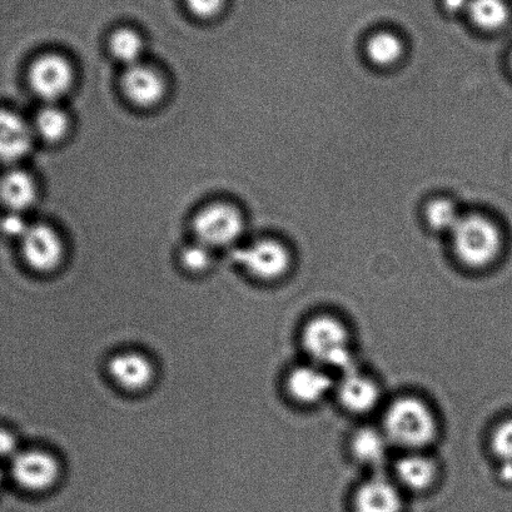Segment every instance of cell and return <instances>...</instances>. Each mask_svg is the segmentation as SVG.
I'll use <instances>...</instances> for the list:
<instances>
[{
	"instance_id": "obj_28",
	"label": "cell",
	"mask_w": 512,
	"mask_h": 512,
	"mask_svg": "<svg viewBox=\"0 0 512 512\" xmlns=\"http://www.w3.org/2000/svg\"><path fill=\"white\" fill-rule=\"evenodd\" d=\"M470 0H442V7L451 14L466 13Z\"/></svg>"
},
{
	"instance_id": "obj_27",
	"label": "cell",
	"mask_w": 512,
	"mask_h": 512,
	"mask_svg": "<svg viewBox=\"0 0 512 512\" xmlns=\"http://www.w3.org/2000/svg\"><path fill=\"white\" fill-rule=\"evenodd\" d=\"M19 450L17 437L7 429H0V460H13Z\"/></svg>"
},
{
	"instance_id": "obj_22",
	"label": "cell",
	"mask_w": 512,
	"mask_h": 512,
	"mask_svg": "<svg viewBox=\"0 0 512 512\" xmlns=\"http://www.w3.org/2000/svg\"><path fill=\"white\" fill-rule=\"evenodd\" d=\"M426 221L436 231H454L461 215L454 202L449 200H435L429 203L425 211Z\"/></svg>"
},
{
	"instance_id": "obj_30",
	"label": "cell",
	"mask_w": 512,
	"mask_h": 512,
	"mask_svg": "<svg viewBox=\"0 0 512 512\" xmlns=\"http://www.w3.org/2000/svg\"><path fill=\"white\" fill-rule=\"evenodd\" d=\"M511 67H512V58H511Z\"/></svg>"
},
{
	"instance_id": "obj_15",
	"label": "cell",
	"mask_w": 512,
	"mask_h": 512,
	"mask_svg": "<svg viewBox=\"0 0 512 512\" xmlns=\"http://www.w3.org/2000/svg\"><path fill=\"white\" fill-rule=\"evenodd\" d=\"M38 197L36 181L22 169H12L0 178V202L9 212L29 210Z\"/></svg>"
},
{
	"instance_id": "obj_6",
	"label": "cell",
	"mask_w": 512,
	"mask_h": 512,
	"mask_svg": "<svg viewBox=\"0 0 512 512\" xmlns=\"http://www.w3.org/2000/svg\"><path fill=\"white\" fill-rule=\"evenodd\" d=\"M198 242L207 247H226L236 242L243 231V220L237 208L216 203L198 213L193 221Z\"/></svg>"
},
{
	"instance_id": "obj_26",
	"label": "cell",
	"mask_w": 512,
	"mask_h": 512,
	"mask_svg": "<svg viewBox=\"0 0 512 512\" xmlns=\"http://www.w3.org/2000/svg\"><path fill=\"white\" fill-rule=\"evenodd\" d=\"M188 8L202 19L216 17L225 6V0H186Z\"/></svg>"
},
{
	"instance_id": "obj_16",
	"label": "cell",
	"mask_w": 512,
	"mask_h": 512,
	"mask_svg": "<svg viewBox=\"0 0 512 512\" xmlns=\"http://www.w3.org/2000/svg\"><path fill=\"white\" fill-rule=\"evenodd\" d=\"M396 479L412 491L429 489L437 475L434 460L421 451L407 452L396 464Z\"/></svg>"
},
{
	"instance_id": "obj_24",
	"label": "cell",
	"mask_w": 512,
	"mask_h": 512,
	"mask_svg": "<svg viewBox=\"0 0 512 512\" xmlns=\"http://www.w3.org/2000/svg\"><path fill=\"white\" fill-rule=\"evenodd\" d=\"M181 261L187 271L193 273L206 271L212 262L211 248L197 242L182 251Z\"/></svg>"
},
{
	"instance_id": "obj_11",
	"label": "cell",
	"mask_w": 512,
	"mask_h": 512,
	"mask_svg": "<svg viewBox=\"0 0 512 512\" xmlns=\"http://www.w3.org/2000/svg\"><path fill=\"white\" fill-rule=\"evenodd\" d=\"M122 88L129 101L139 107H152L161 101L166 86L153 68L138 63L128 67L122 77Z\"/></svg>"
},
{
	"instance_id": "obj_8",
	"label": "cell",
	"mask_w": 512,
	"mask_h": 512,
	"mask_svg": "<svg viewBox=\"0 0 512 512\" xmlns=\"http://www.w3.org/2000/svg\"><path fill=\"white\" fill-rule=\"evenodd\" d=\"M24 260L32 270L51 273L61 266L64 248L61 237L47 225L29 227L22 238Z\"/></svg>"
},
{
	"instance_id": "obj_18",
	"label": "cell",
	"mask_w": 512,
	"mask_h": 512,
	"mask_svg": "<svg viewBox=\"0 0 512 512\" xmlns=\"http://www.w3.org/2000/svg\"><path fill=\"white\" fill-rule=\"evenodd\" d=\"M466 14L477 28L499 31L509 22L510 8L505 0H470Z\"/></svg>"
},
{
	"instance_id": "obj_3",
	"label": "cell",
	"mask_w": 512,
	"mask_h": 512,
	"mask_svg": "<svg viewBox=\"0 0 512 512\" xmlns=\"http://www.w3.org/2000/svg\"><path fill=\"white\" fill-rule=\"evenodd\" d=\"M451 233L456 256L467 267H487L499 256L501 233L489 218L480 215L462 216Z\"/></svg>"
},
{
	"instance_id": "obj_14",
	"label": "cell",
	"mask_w": 512,
	"mask_h": 512,
	"mask_svg": "<svg viewBox=\"0 0 512 512\" xmlns=\"http://www.w3.org/2000/svg\"><path fill=\"white\" fill-rule=\"evenodd\" d=\"M355 509L357 512H401L399 487L384 476H376L357 490Z\"/></svg>"
},
{
	"instance_id": "obj_29",
	"label": "cell",
	"mask_w": 512,
	"mask_h": 512,
	"mask_svg": "<svg viewBox=\"0 0 512 512\" xmlns=\"http://www.w3.org/2000/svg\"><path fill=\"white\" fill-rule=\"evenodd\" d=\"M4 480H6V475H4V471L2 470V467H0V489H2Z\"/></svg>"
},
{
	"instance_id": "obj_1",
	"label": "cell",
	"mask_w": 512,
	"mask_h": 512,
	"mask_svg": "<svg viewBox=\"0 0 512 512\" xmlns=\"http://www.w3.org/2000/svg\"><path fill=\"white\" fill-rule=\"evenodd\" d=\"M391 445L407 452L421 451L434 441L437 422L434 412L417 397H400L386 410L384 429Z\"/></svg>"
},
{
	"instance_id": "obj_19",
	"label": "cell",
	"mask_w": 512,
	"mask_h": 512,
	"mask_svg": "<svg viewBox=\"0 0 512 512\" xmlns=\"http://www.w3.org/2000/svg\"><path fill=\"white\" fill-rule=\"evenodd\" d=\"M366 53L376 66L389 67L400 61L402 53H404V46L396 34L379 32L367 41Z\"/></svg>"
},
{
	"instance_id": "obj_13",
	"label": "cell",
	"mask_w": 512,
	"mask_h": 512,
	"mask_svg": "<svg viewBox=\"0 0 512 512\" xmlns=\"http://www.w3.org/2000/svg\"><path fill=\"white\" fill-rule=\"evenodd\" d=\"M337 395L341 404L354 414H366L374 410L380 400L379 386L355 367L344 372Z\"/></svg>"
},
{
	"instance_id": "obj_5",
	"label": "cell",
	"mask_w": 512,
	"mask_h": 512,
	"mask_svg": "<svg viewBox=\"0 0 512 512\" xmlns=\"http://www.w3.org/2000/svg\"><path fill=\"white\" fill-rule=\"evenodd\" d=\"M232 260L261 281H276L285 276L291 266L290 252L275 240H262L238 248L232 253Z\"/></svg>"
},
{
	"instance_id": "obj_7",
	"label": "cell",
	"mask_w": 512,
	"mask_h": 512,
	"mask_svg": "<svg viewBox=\"0 0 512 512\" xmlns=\"http://www.w3.org/2000/svg\"><path fill=\"white\" fill-rule=\"evenodd\" d=\"M72 83L71 64L57 54L39 57L29 69V84L33 92L49 104L66 96Z\"/></svg>"
},
{
	"instance_id": "obj_21",
	"label": "cell",
	"mask_w": 512,
	"mask_h": 512,
	"mask_svg": "<svg viewBox=\"0 0 512 512\" xmlns=\"http://www.w3.org/2000/svg\"><path fill=\"white\" fill-rule=\"evenodd\" d=\"M34 129L46 141L58 142L67 136L69 119L61 108L48 104L38 113Z\"/></svg>"
},
{
	"instance_id": "obj_25",
	"label": "cell",
	"mask_w": 512,
	"mask_h": 512,
	"mask_svg": "<svg viewBox=\"0 0 512 512\" xmlns=\"http://www.w3.org/2000/svg\"><path fill=\"white\" fill-rule=\"evenodd\" d=\"M28 222L24 220L22 213L9 212L6 217L0 221V232L4 236L11 238H22L29 230Z\"/></svg>"
},
{
	"instance_id": "obj_4",
	"label": "cell",
	"mask_w": 512,
	"mask_h": 512,
	"mask_svg": "<svg viewBox=\"0 0 512 512\" xmlns=\"http://www.w3.org/2000/svg\"><path fill=\"white\" fill-rule=\"evenodd\" d=\"M11 474L22 489L46 492L52 490L61 480V461L46 450L19 451L11 461Z\"/></svg>"
},
{
	"instance_id": "obj_20",
	"label": "cell",
	"mask_w": 512,
	"mask_h": 512,
	"mask_svg": "<svg viewBox=\"0 0 512 512\" xmlns=\"http://www.w3.org/2000/svg\"><path fill=\"white\" fill-rule=\"evenodd\" d=\"M113 56L127 67L139 63L143 53L142 38L137 32L129 28L118 29L114 32L109 42Z\"/></svg>"
},
{
	"instance_id": "obj_9",
	"label": "cell",
	"mask_w": 512,
	"mask_h": 512,
	"mask_svg": "<svg viewBox=\"0 0 512 512\" xmlns=\"http://www.w3.org/2000/svg\"><path fill=\"white\" fill-rule=\"evenodd\" d=\"M109 379L119 389L132 394L143 392L153 384L156 369L147 355L139 351H122L108 361Z\"/></svg>"
},
{
	"instance_id": "obj_17",
	"label": "cell",
	"mask_w": 512,
	"mask_h": 512,
	"mask_svg": "<svg viewBox=\"0 0 512 512\" xmlns=\"http://www.w3.org/2000/svg\"><path fill=\"white\" fill-rule=\"evenodd\" d=\"M390 446L385 432L374 427H362L356 432L351 442V449L356 459L362 464L374 467L385 464Z\"/></svg>"
},
{
	"instance_id": "obj_10",
	"label": "cell",
	"mask_w": 512,
	"mask_h": 512,
	"mask_svg": "<svg viewBox=\"0 0 512 512\" xmlns=\"http://www.w3.org/2000/svg\"><path fill=\"white\" fill-rule=\"evenodd\" d=\"M34 131L11 109L0 108V162L16 163L33 147Z\"/></svg>"
},
{
	"instance_id": "obj_12",
	"label": "cell",
	"mask_w": 512,
	"mask_h": 512,
	"mask_svg": "<svg viewBox=\"0 0 512 512\" xmlns=\"http://www.w3.org/2000/svg\"><path fill=\"white\" fill-rule=\"evenodd\" d=\"M287 391L293 400L311 405L321 401L332 389V380L325 367L313 365L298 366L287 377Z\"/></svg>"
},
{
	"instance_id": "obj_2",
	"label": "cell",
	"mask_w": 512,
	"mask_h": 512,
	"mask_svg": "<svg viewBox=\"0 0 512 512\" xmlns=\"http://www.w3.org/2000/svg\"><path fill=\"white\" fill-rule=\"evenodd\" d=\"M302 345L313 364L345 372L354 369L349 330L337 318L313 317L302 331Z\"/></svg>"
},
{
	"instance_id": "obj_23",
	"label": "cell",
	"mask_w": 512,
	"mask_h": 512,
	"mask_svg": "<svg viewBox=\"0 0 512 512\" xmlns=\"http://www.w3.org/2000/svg\"><path fill=\"white\" fill-rule=\"evenodd\" d=\"M491 450L504 464H512V419L496 426L491 435Z\"/></svg>"
}]
</instances>
